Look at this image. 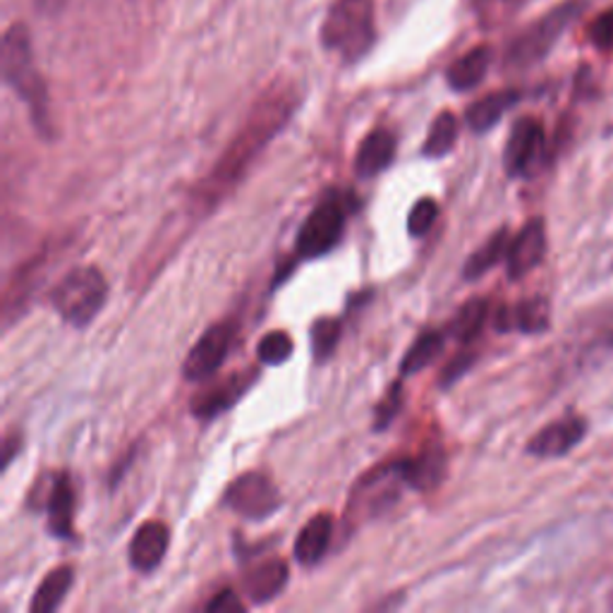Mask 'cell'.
Here are the masks:
<instances>
[{
	"label": "cell",
	"mask_w": 613,
	"mask_h": 613,
	"mask_svg": "<svg viewBox=\"0 0 613 613\" xmlns=\"http://www.w3.org/2000/svg\"><path fill=\"white\" fill-rule=\"evenodd\" d=\"M343 326L333 317H321L315 323H311V355H315L317 362L329 360L338 341H341Z\"/></svg>",
	"instance_id": "28"
},
{
	"label": "cell",
	"mask_w": 613,
	"mask_h": 613,
	"mask_svg": "<svg viewBox=\"0 0 613 613\" xmlns=\"http://www.w3.org/2000/svg\"><path fill=\"white\" fill-rule=\"evenodd\" d=\"M489 319V299L487 297H473L455 311V317L449 323V333L461 345H469L485 329Z\"/></svg>",
	"instance_id": "24"
},
{
	"label": "cell",
	"mask_w": 613,
	"mask_h": 613,
	"mask_svg": "<svg viewBox=\"0 0 613 613\" xmlns=\"http://www.w3.org/2000/svg\"><path fill=\"white\" fill-rule=\"evenodd\" d=\"M235 326L230 321H220L208 326L204 336L188 352L185 362H182V376L190 384H202L220 370V364L226 362L230 345H232Z\"/></svg>",
	"instance_id": "9"
},
{
	"label": "cell",
	"mask_w": 613,
	"mask_h": 613,
	"mask_svg": "<svg viewBox=\"0 0 613 613\" xmlns=\"http://www.w3.org/2000/svg\"><path fill=\"white\" fill-rule=\"evenodd\" d=\"M288 578H291V570L283 558L262 560V564H257L254 568L245 572L242 578L245 597L250 599L252 604H266L283 592V587L288 584Z\"/></svg>",
	"instance_id": "17"
},
{
	"label": "cell",
	"mask_w": 613,
	"mask_h": 613,
	"mask_svg": "<svg viewBox=\"0 0 613 613\" xmlns=\"http://www.w3.org/2000/svg\"><path fill=\"white\" fill-rule=\"evenodd\" d=\"M293 338L288 331L276 329V331H269L262 336V341L257 345V357L262 364H269V367H279L285 360L293 355Z\"/></svg>",
	"instance_id": "29"
},
{
	"label": "cell",
	"mask_w": 613,
	"mask_h": 613,
	"mask_svg": "<svg viewBox=\"0 0 613 613\" xmlns=\"http://www.w3.org/2000/svg\"><path fill=\"white\" fill-rule=\"evenodd\" d=\"M552 323L549 299L542 295L525 297L513 307H501L497 315V331H520V333H544Z\"/></svg>",
	"instance_id": "16"
},
{
	"label": "cell",
	"mask_w": 613,
	"mask_h": 613,
	"mask_svg": "<svg viewBox=\"0 0 613 613\" xmlns=\"http://www.w3.org/2000/svg\"><path fill=\"white\" fill-rule=\"evenodd\" d=\"M36 508H44L48 515V532L54 534L56 540H75V491L70 477L60 473L54 475L46 491H42V503Z\"/></svg>",
	"instance_id": "14"
},
{
	"label": "cell",
	"mask_w": 613,
	"mask_h": 613,
	"mask_svg": "<svg viewBox=\"0 0 613 613\" xmlns=\"http://www.w3.org/2000/svg\"><path fill=\"white\" fill-rule=\"evenodd\" d=\"M441 350H443V333L424 331L422 336H417V341L410 345L406 357L400 360V376L420 374L422 370L429 367V364L436 362Z\"/></svg>",
	"instance_id": "26"
},
{
	"label": "cell",
	"mask_w": 613,
	"mask_h": 613,
	"mask_svg": "<svg viewBox=\"0 0 613 613\" xmlns=\"http://www.w3.org/2000/svg\"><path fill=\"white\" fill-rule=\"evenodd\" d=\"M439 218V202L434 197L417 200L408 214V232L410 238H424L432 230Z\"/></svg>",
	"instance_id": "30"
},
{
	"label": "cell",
	"mask_w": 613,
	"mask_h": 613,
	"mask_svg": "<svg viewBox=\"0 0 613 613\" xmlns=\"http://www.w3.org/2000/svg\"><path fill=\"white\" fill-rule=\"evenodd\" d=\"M333 537V515L317 513L309 523L297 532L293 554L299 566H317L319 560L329 552V544Z\"/></svg>",
	"instance_id": "20"
},
{
	"label": "cell",
	"mask_w": 613,
	"mask_h": 613,
	"mask_svg": "<svg viewBox=\"0 0 613 613\" xmlns=\"http://www.w3.org/2000/svg\"><path fill=\"white\" fill-rule=\"evenodd\" d=\"M204 609L208 613H212V611H242L245 604L240 602L238 594H235L232 590H220Z\"/></svg>",
	"instance_id": "34"
},
{
	"label": "cell",
	"mask_w": 613,
	"mask_h": 613,
	"mask_svg": "<svg viewBox=\"0 0 613 613\" xmlns=\"http://www.w3.org/2000/svg\"><path fill=\"white\" fill-rule=\"evenodd\" d=\"M446 449L439 439H432L415 455L402 458V477L415 491H434L446 477Z\"/></svg>",
	"instance_id": "13"
},
{
	"label": "cell",
	"mask_w": 613,
	"mask_h": 613,
	"mask_svg": "<svg viewBox=\"0 0 613 613\" xmlns=\"http://www.w3.org/2000/svg\"><path fill=\"white\" fill-rule=\"evenodd\" d=\"M400 487H408L406 477H402V458L376 465L357 481L355 491H352L350 511L357 515L382 513L398 501Z\"/></svg>",
	"instance_id": "7"
},
{
	"label": "cell",
	"mask_w": 613,
	"mask_h": 613,
	"mask_svg": "<svg viewBox=\"0 0 613 613\" xmlns=\"http://www.w3.org/2000/svg\"><path fill=\"white\" fill-rule=\"evenodd\" d=\"M546 254V224L542 216L530 218L527 224L520 228V232L508 245L506 254V271L508 279L520 281L525 279L544 262Z\"/></svg>",
	"instance_id": "12"
},
{
	"label": "cell",
	"mask_w": 613,
	"mask_h": 613,
	"mask_svg": "<svg viewBox=\"0 0 613 613\" xmlns=\"http://www.w3.org/2000/svg\"><path fill=\"white\" fill-rule=\"evenodd\" d=\"M224 503L247 520H264L281 508V493L264 473H245L224 493Z\"/></svg>",
	"instance_id": "8"
},
{
	"label": "cell",
	"mask_w": 613,
	"mask_h": 613,
	"mask_svg": "<svg viewBox=\"0 0 613 613\" xmlns=\"http://www.w3.org/2000/svg\"><path fill=\"white\" fill-rule=\"evenodd\" d=\"M398 141L396 135L386 127H376L362 139V145L355 154V173L360 178H374L394 163Z\"/></svg>",
	"instance_id": "19"
},
{
	"label": "cell",
	"mask_w": 613,
	"mask_h": 613,
	"mask_svg": "<svg viewBox=\"0 0 613 613\" xmlns=\"http://www.w3.org/2000/svg\"><path fill=\"white\" fill-rule=\"evenodd\" d=\"M587 434V420L580 415H564L552 424L542 427L537 434L527 441V453L532 458L554 461L564 458L572 449H578Z\"/></svg>",
	"instance_id": "11"
},
{
	"label": "cell",
	"mask_w": 613,
	"mask_h": 613,
	"mask_svg": "<svg viewBox=\"0 0 613 613\" xmlns=\"http://www.w3.org/2000/svg\"><path fill=\"white\" fill-rule=\"evenodd\" d=\"M321 46L352 65L370 54L376 42L374 0H336L321 22Z\"/></svg>",
	"instance_id": "3"
},
{
	"label": "cell",
	"mask_w": 613,
	"mask_h": 613,
	"mask_svg": "<svg viewBox=\"0 0 613 613\" xmlns=\"http://www.w3.org/2000/svg\"><path fill=\"white\" fill-rule=\"evenodd\" d=\"M402 398H406V390H402L400 382H396L394 386L388 388V394L379 402V408H376V415H374V429H376V432H382V429H388L390 422L396 420L398 412L402 410Z\"/></svg>",
	"instance_id": "31"
},
{
	"label": "cell",
	"mask_w": 613,
	"mask_h": 613,
	"mask_svg": "<svg viewBox=\"0 0 613 613\" xmlns=\"http://www.w3.org/2000/svg\"><path fill=\"white\" fill-rule=\"evenodd\" d=\"M475 360H477V352H461V355H455L453 360H451V364H446V370H443V374L439 376V386H443V388H449L453 382H458L461 376L473 367L475 364Z\"/></svg>",
	"instance_id": "33"
},
{
	"label": "cell",
	"mask_w": 613,
	"mask_h": 613,
	"mask_svg": "<svg viewBox=\"0 0 613 613\" xmlns=\"http://www.w3.org/2000/svg\"><path fill=\"white\" fill-rule=\"evenodd\" d=\"M171 544V530L159 520H147L135 532V537L129 540V566L139 572H151L161 566V560Z\"/></svg>",
	"instance_id": "15"
},
{
	"label": "cell",
	"mask_w": 613,
	"mask_h": 613,
	"mask_svg": "<svg viewBox=\"0 0 613 613\" xmlns=\"http://www.w3.org/2000/svg\"><path fill=\"white\" fill-rule=\"evenodd\" d=\"M297 106L299 91L291 82L273 84L257 99L250 115H247V121L238 129V135L232 137L226 151L220 154V159L212 168V173H208L197 188V200L206 208L216 206L235 185H238L245 173L250 171V166L257 161V156L291 123Z\"/></svg>",
	"instance_id": "1"
},
{
	"label": "cell",
	"mask_w": 613,
	"mask_h": 613,
	"mask_svg": "<svg viewBox=\"0 0 613 613\" xmlns=\"http://www.w3.org/2000/svg\"><path fill=\"white\" fill-rule=\"evenodd\" d=\"M582 3L580 0H566L546 12L540 20H534L525 32H520L506 50V68L511 70H530L532 65L542 63L552 54V48L564 32L578 20Z\"/></svg>",
	"instance_id": "5"
},
{
	"label": "cell",
	"mask_w": 613,
	"mask_h": 613,
	"mask_svg": "<svg viewBox=\"0 0 613 613\" xmlns=\"http://www.w3.org/2000/svg\"><path fill=\"white\" fill-rule=\"evenodd\" d=\"M455 139H458V117L451 111H443L434 117L432 127H429L422 154L427 159H441V156H446L455 147Z\"/></svg>",
	"instance_id": "27"
},
{
	"label": "cell",
	"mask_w": 613,
	"mask_h": 613,
	"mask_svg": "<svg viewBox=\"0 0 613 613\" xmlns=\"http://www.w3.org/2000/svg\"><path fill=\"white\" fill-rule=\"evenodd\" d=\"M15 449H20V439L8 434V436H5V441H3V467H8V465H10L12 455H15Z\"/></svg>",
	"instance_id": "35"
},
{
	"label": "cell",
	"mask_w": 613,
	"mask_h": 613,
	"mask_svg": "<svg viewBox=\"0 0 613 613\" xmlns=\"http://www.w3.org/2000/svg\"><path fill=\"white\" fill-rule=\"evenodd\" d=\"M587 36L590 42L599 48V50H613V8L597 15L590 22V30H587Z\"/></svg>",
	"instance_id": "32"
},
{
	"label": "cell",
	"mask_w": 613,
	"mask_h": 613,
	"mask_svg": "<svg viewBox=\"0 0 613 613\" xmlns=\"http://www.w3.org/2000/svg\"><path fill=\"white\" fill-rule=\"evenodd\" d=\"M250 382H252V374H238L216 386L204 388L202 394L194 396V400H192V406H190L192 415L197 417V420H214V417L230 410L235 402L240 400L245 390L252 386Z\"/></svg>",
	"instance_id": "18"
},
{
	"label": "cell",
	"mask_w": 613,
	"mask_h": 613,
	"mask_svg": "<svg viewBox=\"0 0 613 613\" xmlns=\"http://www.w3.org/2000/svg\"><path fill=\"white\" fill-rule=\"evenodd\" d=\"M72 582H75L72 566H58V568H54L42 580V584L36 587V592H34L32 602H30V611L32 613H50V611H56L65 602V597H68Z\"/></svg>",
	"instance_id": "23"
},
{
	"label": "cell",
	"mask_w": 613,
	"mask_h": 613,
	"mask_svg": "<svg viewBox=\"0 0 613 613\" xmlns=\"http://www.w3.org/2000/svg\"><path fill=\"white\" fill-rule=\"evenodd\" d=\"M348 220V204L338 194L323 197L311 214L305 218L303 228L297 232L295 252L299 259H319L329 254L341 242Z\"/></svg>",
	"instance_id": "6"
},
{
	"label": "cell",
	"mask_w": 613,
	"mask_h": 613,
	"mask_svg": "<svg viewBox=\"0 0 613 613\" xmlns=\"http://www.w3.org/2000/svg\"><path fill=\"white\" fill-rule=\"evenodd\" d=\"M3 80L27 103L36 133L50 137L54 127L48 115V89L42 72L36 70L32 38L24 24H12L3 36Z\"/></svg>",
	"instance_id": "2"
},
{
	"label": "cell",
	"mask_w": 613,
	"mask_h": 613,
	"mask_svg": "<svg viewBox=\"0 0 613 613\" xmlns=\"http://www.w3.org/2000/svg\"><path fill=\"white\" fill-rule=\"evenodd\" d=\"M491 48L489 46H475L473 50H467L465 56L458 60H453L446 70V82L453 91H473L485 82V77L489 72L491 65Z\"/></svg>",
	"instance_id": "22"
},
{
	"label": "cell",
	"mask_w": 613,
	"mask_h": 613,
	"mask_svg": "<svg viewBox=\"0 0 613 613\" xmlns=\"http://www.w3.org/2000/svg\"><path fill=\"white\" fill-rule=\"evenodd\" d=\"M544 125L532 115L520 117L511 127L506 149H503V168L511 178H525L544 154Z\"/></svg>",
	"instance_id": "10"
},
{
	"label": "cell",
	"mask_w": 613,
	"mask_h": 613,
	"mask_svg": "<svg viewBox=\"0 0 613 613\" xmlns=\"http://www.w3.org/2000/svg\"><path fill=\"white\" fill-rule=\"evenodd\" d=\"M508 245H511V232L508 228H499L497 232L491 235V238L479 247V250L467 259L465 269H463V276L465 281H477L489 273L493 266H497L501 259H506L508 254Z\"/></svg>",
	"instance_id": "25"
},
{
	"label": "cell",
	"mask_w": 613,
	"mask_h": 613,
	"mask_svg": "<svg viewBox=\"0 0 613 613\" xmlns=\"http://www.w3.org/2000/svg\"><path fill=\"white\" fill-rule=\"evenodd\" d=\"M109 297V283L97 266H77L65 273L48 299L63 321L75 329H87L94 321Z\"/></svg>",
	"instance_id": "4"
},
{
	"label": "cell",
	"mask_w": 613,
	"mask_h": 613,
	"mask_svg": "<svg viewBox=\"0 0 613 613\" xmlns=\"http://www.w3.org/2000/svg\"><path fill=\"white\" fill-rule=\"evenodd\" d=\"M518 101H520V91L518 89L491 91V94L481 97L479 101H475L473 106L465 111V123L477 135L489 133L491 127L499 125L501 117L508 111H511Z\"/></svg>",
	"instance_id": "21"
}]
</instances>
